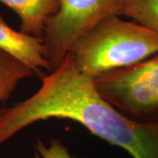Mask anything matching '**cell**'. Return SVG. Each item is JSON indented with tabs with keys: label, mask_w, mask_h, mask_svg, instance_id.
<instances>
[{
	"label": "cell",
	"mask_w": 158,
	"mask_h": 158,
	"mask_svg": "<svg viewBox=\"0 0 158 158\" xmlns=\"http://www.w3.org/2000/svg\"><path fill=\"white\" fill-rule=\"evenodd\" d=\"M119 15L158 34V0H122Z\"/></svg>",
	"instance_id": "cell-8"
},
{
	"label": "cell",
	"mask_w": 158,
	"mask_h": 158,
	"mask_svg": "<svg viewBox=\"0 0 158 158\" xmlns=\"http://www.w3.org/2000/svg\"><path fill=\"white\" fill-rule=\"evenodd\" d=\"M36 77L31 69L17 58L0 50V103L6 101L23 79Z\"/></svg>",
	"instance_id": "cell-7"
},
{
	"label": "cell",
	"mask_w": 158,
	"mask_h": 158,
	"mask_svg": "<svg viewBox=\"0 0 158 158\" xmlns=\"http://www.w3.org/2000/svg\"><path fill=\"white\" fill-rule=\"evenodd\" d=\"M111 15L70 47L77 69L91 79L124 69L158 54V34L135 21Z\"/></svg>",
	"instance_id": "cell-2"
},
{
	"label": "cell",
	"mask_w": 158,
	"mask_h": 158,
	"mask_svg": "<svg viewBox=\"0 0 158 158\" xmlns=\"http://www.w3.org/2000/svg\"><path fill=\"white\" fill-rule=\"evenodd\" d=\"M99 95L133 120L158 124V54L93 79Z\"/></svg>",
	"instance_id": "cell-3"
},
{
	"label": "cell",
	"mask_w": 158,
	"mask_h": 158,
	"mask_svg": "<svg viewBox=\"0 0 158 158\" xmlns=\"http://www.w3.org/2000/svg\"><path fill=\"white\" fill-rule=\"evenodd\" d=\"M34 149L35 158H79L73 156L58 139H51L48 145L38 141L34 145Z\"/></svg>",
	"instance_id": "cell-9"
},
{
	"label": "cell",
	"mask_w": 158,
	"mask_h": 158,
	"mask_svg": "<svg viewBox=\"0 0 158 158\" xmlns=\"http://www.w3.org/2000/svg\"><path fill=\"white\" fill-rule=\"evenodd\" d=\"M20 19V32L42 38L48 19L56 13L60 0H0Z\"/></svg>",
	"instance_id": "cell-6"
},
{
	"label": "cell",
	"mask_w": 158,
	"mask_h": 158,
	"mask_svg": "<svg viewBox=\"0 0 158 158\" xmlns=\"http://www.w3.org/2000/svg\"><path fill=\"white\" fill-rule=\"evenodd\" d=\"M0 50L17 58L34 70L38 77L45 76L43 70L50 72L46 59L43 39L12 29L0 15Z\"/></svg>",
	"instance_id": "cell-5"
},
{
	"label": "cell",
	"mask_w": 158,
	"mask_h": 158,
	"mask_svg": "<svg viewBox=\"0 0 158 158\" xmlns=\"http://www.w3.org/2000/svg\"><path fill=\"white\" fill-rule=\"evenodd\" d=\"M49 118L79 123L133 158H158V124L133 120L109 104L93 79L77 69L69 53L58 68L41 77L34 94L0 110V146L30 125Z\"/></svg>",
	"instance_id": "cell-1"
},
{
	"label": "cell",
	"mask_w": 158,
	"mask_h": 158,
	"mask_svg": "<svg viewBox=\"0 0 158 158\" xmlns=\"http://www.w3.org/2000/svg\"><path fill=\"white\" fill-rule=\"evenodd\" d=\"M122 0H60L42 37L50 72L60 66L79 37L108 16L119 15Z\"/></svg>",
	"instance_id": "cell-4"
}]
</instances>
